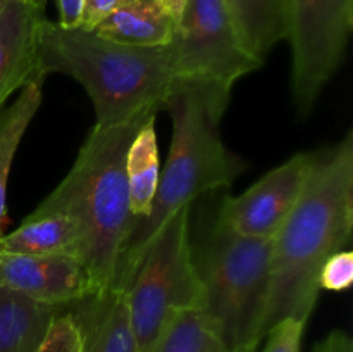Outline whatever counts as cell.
Here are the masks:
<instances>
[{"label":"cell","mask_w":353,"mask_h":352,"mask_svg":"<svg viewBox=\"0 0 353 352\" xmlns=\"http://www.w3.org/2000/svg\"><path fill=\"white\" fill-rule=\"evenodd\" d=\"M353 231V133L317 150L295 209L272 237L265 335L279 321L307 323L319 299L321 268L343 251Z\"/></svg>","instance_id":"cell-1"},{"label":"cell","mask_w":353,"mask_h":352,"mask_svg":"<svg viewBox=\"0 0 353 352\" xmlns=\"http://www.w3.org/2000/svg\"><path fill=\"white\" fill-rule=\"evenodd\" d=\"M230 100L193 83H181L165 102L172 121L168 161L159 175L152 211L137 224L117 266L112 289H126L147 248L162 224L200 195L228 188L247 162L224 145L219 124Z\"/></svg>","instance_id":"cell-2"},{"label":"cell","mask_w":353,"mask_h":352,"mask_svg":"<svg viewBox=\"0 0 353 352\" xmlns=\"http://www.w3.org/2000/svg\"><path fill=\"white\" fill-rule=\"evenodd\" d=\"M38 47L45 75L62 72L86 90L95 107V126L100 128L164 109L178 86L171 43L124 45L95 31L43 19Z\"/></svg>","instance_id":"cell-3"},{"label":"cell","mask_w":353,"mask_h":352,"mask_svg":"<svg viewBox=\"0 0 353 352\" xmlns=\"http://www.w3.org/2000/svg\"><path fill=\"white\" fill-rule=\"evenodd\" d=\"M155 110L112 126H93L74 164L38 207L79 221L86 238L85 266L99 290L112 289L119 259L140 221L131 213L126 154L141 124Z\"/></svg>","instance_id":"cell-4"},{"label":"cell","mask_w":353,"mask_h":352,"mask_svg":"<svg viewBox=\"0 0 353 352\" xmlns=\"http://www.w3.org/2000/svg\"><path fill=\"white\" fill-rule=\"evenodd\" d=\"M205 290L203 314L230 352H257L265 338L272 238L241 237L210 219L192 244Z\"/></svg>","instance_id":"cell-5"},{"label":"cell","mask_w":353,"mask_h":352,"mask_svg":"<svg viewBox=\"0 0 353 352\" xmlns=\"http://www.w3.org/2000/svg\"><path fill=\"white\" fill-rule=\"evenodd\" d=\"M190 209L181 207L162 224L123 289L138 352L154 351L179 313L203 309L205 290L193 261Z\"/></svg>","instance_id":"cell-6"},{"label":"cell","mask_w":353,"mask_h":352,"mask_svg":"<svg viewBox=\"0 0 353 352\" xmlns=\"http://www.w3.org/2000/svg\"><path fill=\"white\" fill-rule=\"evenodd\" d=\"M171 48L178 85L193 83L224 100L264 64L243 43L224 0H188Z\"/></svg>","instance_id":"cell-7"},{"label":"cell","mask_w":353,"mask_h":352,"mask_svg":"<svg viewBox=\"0 0 353 352\" xmlns=\"http://www.w3.org/2000/svg\"><path fill=\"white\" fill-rule=\"evenodd\" d=\"M353 30V0H286L285 40L292 47V93L296 113H312L340 69Z\"/></svg>","instance_id":"cell-8"},{"label":"cell","mask_w":353,"mask_h":352,"mask_svg":"<svg viewBox=\"0 0 353 352\" xmlns=\"http://www.w3.org/2000/svg\"><path fill=\"white\" fill-rule=\"evenodd\" d=\"M316 161L317 150L292 155L243 193L224 197L212 221L241 237L272 238L295 209Z\"/></svg>","instance_id":"cell-9"},{"label":"cell","mask_w":353,"mask_h":352,"mask_svg":"<svg viewBox=\"0 0 353 352\" xmlns=\"http://www.w3.org/2000/svg\"><path fill=\"white\" fill-rule=\"evenodd\" d=\"M0 289L54 307L71 306L100 292L88 268L76 259L6 252H0Z\"/></svg>","instance_id":"cell-10"},{"label":"cell","mask_w":353,"mask_h":352,"mask_svg":"<svg viewBox=\"0 0 353 352\" xmlns=\"http://www.w3.org/2000/svg\"><path fill=\"white\" fill-rule=\"evenodd\" d=\"M43 7L26 0H0V109L17 90L47 75L40 66Z\"/></svg>","instance_id":"cell-11"},{"label":"cell","mask_w":353,"mask_h":352,"mask_svg":"<svg viewBox=\"0 0 353 352\" xmlns=\"http://www.w3.org/2000/svg\"><path fill=\"white\" fill-rule=\"evenodd\" d=\"M65 307L81 331V352H138L123 289L100 290Z\"/></svg>","instance_id":"cell-12"},{"label":"cell","mask_w":353,"mask_h":352,"mask_svg":"<svg viewBox=\"0 0 353 352\" xmlns=\"http://www.w3.org/2000/svg\"><path fill=\"white\" fill-rule=\"evenodd\" d=\"M0 252L71 257L85 264L86 238L81 224L62 211L37 207L19 226L0 238Z\"/></svg>","instance_id":"cell-13"},{"label":"cell","mask_w":353,"mask_h":352,"mask_svg":"<svg viewBox=\"0 0 353 352\" xmlns=\"http://www.w3.org/2000/svg\"><path fill=\"white\" fill-rule=\"evenodd\" d=\"M176 28L157 0H123L93 31L117 43L162 47L171 43Z\"/></svg>","instance_id":"cell-14"},{"label":"cell","mask_w":353,"mask_h":352,"mask_svg":"<svg viewBox=\"0 0 353 352\" xmlns=\"http://www.w3.org/2000/svg\"><path fill=\"white\" fill-rule=\"evenodd\" d=\"M59 309L0 289V352H37Z\"/></svg>","instance_id":"cell-15"},{"label":"cell","mask_w":353,"mask_h":352,"mask_svg":"<svg viewBox=\"0 0 353 352\" xmlns=\"http://www.w3.org/2000/svg\"><path fill=\"white\" fill-rule=\"evenodd\" d=\"M248 50L265 61L286 35V0H224Z\"/></svg>","instance_id":"cell-16"},{"label":"cell","mask_w":353,"mask_h":352,"mask_svg":"<svg viewBox=\"0 0 353 352\" xmlns=\"http://www.w3.org/2000/svg\"><path fill=\"white\" fill-rule=\"evenodd\" d=\"M159 175H161V162H159L157 133H155V114H150L131 140L126 154L131 213L138 221H143L150 214L157 193Z\"/></svg>","instance_id":"cell-17"},{"label":"cell","mask_w":353,"mask_h":352,"mask_svg":"<svg viewBox=\"0 0 353 352\" xmlns=\"http://www.w3.org/2000/svg\"><path fill=\"white\" fill-rule=\"evenodd\" d=\"M43 81L45 79H37L21 88L17 99L9 107L0 110V238L3 235L2 226L7 214L6 200L9 173L12 168L14 157H16L17 147L41 106Z\"/></svg>","instance_id":"cell-18"},{"label":"cell","mask_w":353,"mask_h":352,"mask_svg":"<svg viewBox=\"0 0 353 352\" xmlns=\"http://www.w3.org/2000/svg\"><path fill=\"white\" fill-rule=\"evenodd\" d=\"M152 352H230L202 309L179 313Z\"/></svg>","instance_id":"cell-19"},{"label":"cell","mask_w":353,"mask_h":352,"mask_svg":"<svg viewBox=\"0 0 353 352\" xmlns=\"http://www.w3.org/2000/svg\"><path fill=\"white\" fill-rule=\"evenodd\" d=\"M37 352H81V331L69 307L57 311Z\"/></svg>","instance_id":"cell-20"},{"label":"cell","mask_w":353,"mask_h":352,"mask_svg":"<svg viewBox=\"0 0 353 352\" xmlns=\"http://www.w3.org/2000/svg\"><path fill=\"white\" fill-rule=\"evenodd\" d=\"M321 290L327 292H343L353 283V252L338 251L326 259L317 276Z\"/></svg>","instance_id":"cell-21"},{"label":"cell","mask_w":353,"mask_h":352,"mask_svg":"<svg viewBox=\"0 0 353 352\" xmlns=\"http://www.w3.org/2000/svg\"><path fill=\"white\" fill-rule=\"evenodd\" d=\"M305 326L307 323L293 317L279 321L265 335L262 352H300Z\"/></svg>","instance_id":"cell-22"},{"label":"cell","mask_w":353,"mask_h":352,"mask_svg":"<svg viewBox=\"0 0 353 352\" xmlns=\"http://www.w3.org/2000/svg\"><path fill=\"white\" fill-rule=\"evenodd\" d=\"M123 0H83L79 30L93 31L105 17H109L119 7Z\"/></svg>","instance_id":"cell-23"},{"label":"cell","mask_w":353,"mask_h":352,"mask_svg":"<svg viewBox=\"0 0 353 352\" xmlns=\"http://www.w3.org/2000/svg\"><path fill=\"white\" fill-rule=\"evenodd\" d=\"M314 352H353V340L345 330H334L314 347Z\"/></svg>","instance_id":"cell-24"},{"label":"cell","mask_w":353,"mask_h":352,"mask_svg":"<svg viewBox=\"0 0 353 352\" xmlns=\"http://www.w3.org/2000/svg\"><path fill=\"white\" fill-rule=\"evenodd\" d=\"M59 10V26L78 28L81 17L83 0H55Z\"/></svg>","instance_id":"cell-25"},{"label":"cell","mask_w":353,"mask_h":352,"mask_svg":"<svg viewBox=\"0 0 353 352\" xmlns=\"http://www.w3.org/2000/svg\"><path fill=\"white\" fill-rule=\"evenodd\" d=\"M159 3H161L162 9L165 10V12L169 14V17H171L172 21H174L176 24H179V21H181L183 17V12H185L186 9V3H188V0H157Z\"/></svg>","instance_id":"cell-26"},{"label":"cell","mask_w":353,"mask_h":352,"mask_svg":"<svg viewBox=\"0 0 353 352\" xmlns=\"http://www.w3.org/2000/svg\"><path fill=\"white\" fill-rule=\"evenodd\" d=\"M26 2H30V3H34V6H38V7H43V9H45V3H47V0H26Z\"/></svg>","instance_id":"cell-27"}]
</instances>
